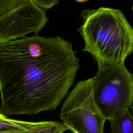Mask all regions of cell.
Segmentation results:
<instances>
[{
    "instance_id": "cell-5",
    "label": "cell",
    "mask_w": 133,
    "mask_h": 133,
    "mask_svg": "<svg viewBox=\"0 0 133 133\" xmlns=\"http://www.w3.org/2000/svg\"><path fill=\"white\" fill-rule=\"evenodd\" d=\"M47 21L45 11L34 0H0V44L37 34Z\"/></svg>"
},
{
    "instance_id": "cell-11",
    "label": "cell",
    "mask_w": 133,
    "mask_h": 133,
    "mask_svg": "<svg viewBox=\"0 0 133 133\" xmlns=\"http://www.w3.org/2000/svg\"><path fill=\"white\" fill-rule=\"evenodd\" d=\"M130 113H131V115H132V116L133 117V106L130 109Z\"/></svg>"
},
{
    "instance_id": "cell-1",
    "label": "cell",
    "mask_w": 133,
    "mask_h": 133,
    "mask_svg": "<svg viewBox=\"0 0 133 133\" xmlns=\"http://www.w3.org/2000/svg\"><path fill=\"white\" fill-rule=\"evenodd\" d=\"M72 44L35 34L0 44V112L33 115L55 110L79 69Z\"/></svg>"
},
{
    "instance_id": "cell-9",
    "label": "cell",
    "mask_w": 133,
    "mask_h": 133,
    "mask_svg": "<svg viewBox=\"0 0 133 133\" xmlns=\"http://www.w3.org/2000/svg\"><path fill=\"white\" fill-rule=\"evenodd\" d=\"M60 0H34L36 4L41 8L45 10L48 9L54 6Z\"/></svg>"
},
{
    "instance_id": "cell-8",
    "label": "cell",
    "mask_w": 133,
    "mask_h": 133,
    "mask_svg": "<svg viewBox=\"0 0 133 133\" xmlns=\"http://www.w3.org/2000/svg\"><path fill=\"white\" fill-rule=\"evenodd\" d=\"M31 122L22 121L8 118L6 115L0 112V131L12 128H23L29 126Z\"/></svg>"
},
{
    "instance_id": "cell-3",
    "label": "cell",
    "mask_w": 133,
    "mask_h": 133,
    "mask_svg": "<svg viewBox=\"0 0 133 133\" xmlns=\"http://www.w3.org/2000/svg\"><path fill=\"white\" fill-rule=\"evenodd\" d=\"M97 63L93 95L102 114L109 121L117 112L130 110L133 106V73L125 63Z\"/></svg>"
},
{
    "instance_id": "cell-2",
    "label": "cell",
    "mask_w": 133,
    "mask_h": 133,
    "mask_svg": "<svg viewBox=\"0 0 133 133\" xmlns=\"http://www.w3.org/2000/svg\"><path fill=\"white\" fill-rule=\"evenodd\" d=\"M81 16L83 23L77 30L84 41L83 51L97 63H124L133 52V28L122 11L101 7L85 9Z\"/></svg>"
},
{
    "instance_id": "cell-4",
    "label": "cell",
    "mask_w": 133,
    "mask_h": 133,
    "mask_svg": "<svg viewBox=\"0 0 133 133\" xmlns=\"http://www.w3.org/2000/svg\"><path fill=\"white\" fill-rule=\"evenodd\" d=\"M94 77L78 82L60 110L62 123L73 133H103L106 121L94 97Z\"/></svg>"
},
{
    "instance_id": "cell-7",
    "label": "cell",
    "mask_w": 133,
    "mask_h": 133,
    "mask_svg": "<svg viewBox=\"0 0 133 133\" xmlns=\"http://www.w3.org/2000/svg\"><path fill=\"white\" fill-rule=\"evenodd\" d=\"M111 133H133V117L130 110H122L109 120Z\"/></svg>"
},
{
    "instance_id": "cell-10",
    "label": "cell",
    "mask_w": 133,
    "mask_h": 133,
    "mask_svg": "<svg viewBox=\"0 0 133 133\" xmlns=\"http://www.w3.org/2000/svg\"><path fill=\"white\" fill-rule=\"evenodd\" d=\"M75 1H76L77 2H79V3H83V2H85L88 0H75Z\"/></svg>"
},
{
    "instance_id": "cell-12",
    "label": "cell",
    "mask_w": 133,
    "mask_h": 133,
    "mask_svg": "<svg viewBox=\"0 0 133 133\" xmlns=\"http://www.w3.org/2000/svg\"><path fill=\"white\" fill-rule=\"evenodd\" d=\"M132 11H133V5H132Z\"/></svg>"
},
{
    "instance_id": "cell-6",
    "label": "cell",
    "mask_w": 133,
    "mask_h": 133,
    "mask_svg": "<svg viewBox=\"0 0 133 133\" xmlns=\"http://www.w3.org/2000/svg\"><path fill=\"white\" fill-rule=\"evenodd\" d=\"M68 130L61 123L56 121L31 122L26 127L12 128L0 131V133H63Z\"/></svg>"
}]
</instances>
